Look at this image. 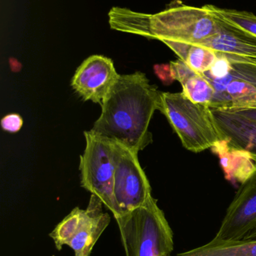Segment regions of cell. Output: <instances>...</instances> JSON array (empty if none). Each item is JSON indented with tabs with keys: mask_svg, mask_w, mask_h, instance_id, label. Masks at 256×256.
<instances>
[{
	"mask_svg": "<svg viewBox=\"0 0 256 256\" xmlns=\"http://www.w3.org/2000/svg\"><path fill=\"white\" fill-rule=\"evenodd\" d=\"M162 42L171 48L180 60L198 73L202 74L210 70L217 57L214 51L199 45L167 40Z\"/></svg>",
	"mask_w": 256,
	"mask_h": 256,
	"instance_id": "5bb4252c",
	"label": "cell"
},
{
	"mask_svg": "<svg viewBox=\"0 0 256 256\" xmlns=\"http://www.w3.org/2000/svg\"><path fill=\"white\" fill-rule=\"evenodd\" d=\"M204 6L214 16L256 36V16L253 14L234 9L221 8L212 4H205Z\"/></svg>",
	"mask_w": 256,
	"mask_h": 256,
	"instance_id": "e0dca14e",
	"label": "cell"
},
{
	"mask_svg": "<svg viewBox=\"0 0 256 256\" xmlns=\"http://www.w3.org/2000/svg\"><path fill=\"white\" fill-rule=\"evenodd\" d=\"M115 171L113 195L117 218L144 204L151 195V186L140 165L138 153L114 142Z\"/></svg>",
	"mask_w": 256,
	"mask_h": 256,
	"instance_id": "8992f818",
	"label": "cell"
},
{
	"mask_svg": "<svg viewBox=\"0 0 256 256\" xmlns=\"http://www.w3.org/2000/svg\"><path fill=\"white\" fill-rule=\"evenodd\" d=\"M102 202L92 195L88 207L82 210L81 220L75 236L69 242V248L75 256H90L92 249L110 224L109 214L102 210Z\"/></svg>",
	"mask_w": 256,
	"mask_h": 256,
	"instance_id": "8fae6325",
	"label": "cell"
},
{
	"mask_svg": "<svg viewBox=\"0 0 256 256\" xmlns=\"http://www.w3.org/2000/svg\"><path fill=\"white\" fill-rule=\"evenodd\" d=\"M216 60L212 64L210 70L204 72V74L213 78H222L229 74L231 69V63L230 60L224 54L216 52Z\"/></svg>",
	"mask_w": 256,
	"mask_h": 256,
	"instance_id": "d6986e66",
	"label": "cell"
},
{
	"mask_svg": "<svg viewBox=\"0 0 256 256\" xmlns=\"http://www.w3.org/2000/svg\"><path fill=\"white\" fill-rule=\"evenodd\" d=\"M108 16L112 30L160 42L167 40L195 44L219 31L216 16L204 6H186L178 1L155 14L114 7Z\"/></svg>",
	"mask_w": 256,
	"mask_h": 256,
	"instance_id": "7a4b0ae2",
	"label": "cell"
},
{
	"mask_svg": "<svg viewBox=\"0 0 256 256\" xmlns=\"http://www.w3.org/2000/svg\"><path fill=\"white\" fill-rule=\"evenodd\" d=\"M222 109H225V108H222ZM225 110H228V111L233 112V114H237L240 116L249 118V120L256 122V105L237 106V108H227Z\"/></svg>",
	"mask_w": 256,
	"mask_h": 256,
	"instance_id": "44dd1931",
	"label": "cell"
},
{
	"mask_svg": "<svg viewBox=\"0 0 256 256\" xmlns=\"http://www.w3.org/2000/svg\"><path fill=\"white\" fill-rule=\"evenodd\" d=\"M210 110L221 138L231 148L247 152L256 164V122L228 110L210 108Z\"/></svg>",
	"mask_w": 256,
	"mask_h": 256,
	"instance_id": "30bf717a",
	"label": "cell"
},
{
	"mask_svg": "<svg viewBox=\"0 0 256 256\" xmlns=\"http://www.w3.org/2000/svg\"><path fill=\"white\" fill-rule=\"evenodd\" d=\"M231 63L225 78H213L204 74L210 82L214 96L210 108H232L256 105V60L224 54Z\"/></svg>",
	"mask_w": 256,
	"mask_h": 256,
	"instance_id": "52a82bcc",
	"label": "cell"
},
{
	"mask_svg": "<svg viewBox=\"0 0 256 256\" xmlns=\"http://www.w3.org/2000/svg\"><path fill=\"white\" fill-rule=\"evenodd\" d=\"M216 18L219 26V32L195 44L208 48L217 54L256 60V36Z\"/></svg>",
	"mask_w": 256,
	"mask_h": 256,
	"instance_id": "7c38bea8",
	"label": "cell"
},
{
	"mask_svg": "<svg viewBox=\"0 0 256 256\" xmlns=\"http://www.w3.org/2000/svg\"><path fill=\"white\" fill-rule=\"evenodd\" d=\"M84 136L86 148L80 160L81 186L97 196L115 216L117 212L113 195L114 142L91 130L85 131Z\"/></svg>",
	"mask_w": 256,
	"mask_h": 256,
	"instance_id": "5b68a950",
	"label": "cell"
},
{
	"mask_svg": "<svg viewBox=\"0 0 256 256\" xmlns=\"http://www.w3.org/2000/svg\"><path fill=\"white\" fill-rule=\"evenodd\" d=\"M182 92L194 103L210 105L214 96V90L202 74L192 70L181 82Z\"/></svg>",
	"mask_w": 256,
	"mask_h": 256,
	"instance_id": "2e32d148",
	"label": "cell"
},
{
	"mask_svg": "<svg viewBox=\"0 0 256 256\" xmlns=\"http://www.w3.org/2000/svg\"><path fill=\"white\" fill-rule=\"evenodd\" d=\"M81 213L82 209L75 208L49 234L50 237L54 240L56 248L58 250H61L64 245L69 244L75 236L81 220Z\"/></svg>",
	"mask_w": 256,
	"mask_h": 256,
	"instance_id": "ac0fdd59",
	"label": "cell"
},
{
	"mask_svg": "<svg viewBox=\"0 0 256 256\" xmlns=\"http://www.w3.org/2000/svg\"><path fill=\"white\" fill-rule=\"evenodd\" d=\"M243 240H256V228L249 233Z\"/></svg>",
	"mask_w": 256,
	"mask_h": 256,
	"instance_id": "7402d4cb",
	"label": "cell"
},
{
	"mask_svg": "<svg viewBox=\"0 0 256 256\" xmlns=\"http://www.w3.org/2000/svg\"><path fill=\"white\" fill-rule=\"evenodd\" d=\"M119 76L111 58L93 55L78 68L72 86L84 102L91 100L101 104Z\"/></svg>",
	"mask_w": 256,
	"mask_h": 256,
	"instance_id": "9c48e42d",
	"label": "cell"
},
{
	"mask_svg": "<svg viewBox=\"0 0 256 256\" xmlns=\"http://www.w3.org/2000/svg\"><path fill=\"white\" fill-rule=\"evenodd\" d=\"M176 256H256V240L209 243Z\"/></svg>",
	"mask_w": 256,
	"mask_h": 256,
	"instance_id": "9a60e30c",
	"label": "cell"
},
{
	"mask_svg": "<svg viewBox=\"0 0 256 256\" xmlns=\"http://www.w3.org/2000/svg\"><path fill=\"white\" fill-rule=\"evenodd\" d=\"M160 97L144 74H120L102 100V114L90 130L138 153L153 141L148 128L159 110Z\"/></svg>",
	"mask_w": 256,
	"mask_h": 256,
	"instance_id": "6da1fadb",
	"label": "cell"
},
{
	"mask_svg": "<svg viewBox=\"0 0 256 256\" xmlns=\"http://www.w3.org/2000/svg\"><path fill=\"white\" fill-rule=\"evenodd\" d=\"M24 121L19 114H12L6 116L2 120L1 126L5 131L17 132L21 129Z\"/></svg>",
	"mask_w": 256,
	"mask_h": 256,
	"instance_id": "ffe728a7",
	"label": "cell"
},
{
	"mask_svg": "<svg viewBox=\"0 0 256 256\" xmlns=\"http://www.w3.org/2000/svg\"><path fill=\"white\" fill-rule=\"evenodd\" d=\"M256 228V170L240 184L212 243L240 242Z\"/></svg>",
	"mask_w": 256,
	"mask_h": 256,
	"instance_id": "ba28073f",
	"label": "cell"
},
{
	"mask_svg": "<svg viewBox=\"0 0 256 256\" xmlns=\"http://www.w3.org/2000/svg\"><path fill=\"white\" fill-rule=\"evenodd\" d=\"M211 149L219 156L225 178L232 183L241 184L256 170V164L247 152L231 148L225 140H219Z\"/></svg>",
	"mask_w": 256,
	"mask_h": 256,
	"instance_id": "4fadbf2b",
	"label": "cell"
},
{
	"mask_svg": "<svg viewBox=\"0 0 256 256\" xmlns=\"http://www.w3.org/2000/svg\"><path fill=\"white\" fill-rule=\"evenodd\" d=\"M159 110L188 150L198 153L222 140L209 105L194 103L183 92H161Z\"/></svg>",
	"mask_w": 256,
	"mask_h": 256,
	"instance_id": "277c9868",
	"label": "cell"
},
{
	"mask_svg": "<svg viewBox=\"0 0 256 256\" xmlns=\"http://www.w3.org/2000/svg\"><path fill=\"white\" fill-rule=\"evenodd\" d=\"M116 220L126 256H171L174 234L153 196Z\"/></svg>",
	"mask_w": 256,
	"mask_h": 256,
	"instance_id": "3957f363",
	"label": "cell"
}]
</instances>
